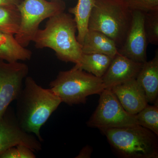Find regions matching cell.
Segmentation results:
<instances>
[{
    "mask_svg": "<svg viewBox=\"0 0 158 158\" xmlns=\"http://www.w3.org/2000/svg\"><path fill=\"white\" fill-rule=\"evenodd\" d=\"M24 82L16 100V118L24 131L42 142L41 128L62 102L51 88H42L31 77H26Z\"/></svg>",
    "mask_w": 158,
    "mask_h": 158,
    "instance_id": "cell-1",
    "label": "cell"
},
{
    "mask_svg": "<svg viewBox=\"0 0 158 158\" xmlns=\"http://www.w3.org/2000/svg\"><path fill=\"white\" fill-rule=\"evenodd\" d=\"M77 24L73 16L63 12L48 18L45 28L39 29L33 42L36 48H48L65 62L79 64L83 52L76 36Z\"/></svg>",
    "mask_w": 158,
    "mask_h": 158,
    "instance_id": "cell-2",
    "label": "cell"
},
{
    "mask_svg": "<svg viewBox=\"0 0 158 158\" xmlns=\"http://www.w3.org/2000/svg\"><path fill=\"white\" fill-rule=\"evenodd\" d=\"M132 19V10L124 0H95L88 30L99 31L115 42L118 50L124 43Z\"/></svg>",
    "mask_w": 158,
    "mask_h": 158,
    "instance_id": "cell-3",
    "label": "cell"
},
{
    "mask_svg": "<svg viewBox=\"0 0 158 158\" xmlns=\"http://www.w3.org/2000/svg\"><path fill=\"white\" fill-rule=\"evenodd\" d=\"M120 158H158L157 135L139 125L100 130Z\"/></svg>",
    "mask_w": 158,
    "mask_h": 158,
    "instance_id": "cell-4",
    "label": "cell"
},
{
    "mask_svg": "<svg viewBox=\"0 0 158 158\" xmlns=\"http://www.w3.org/2000/svg\"><path fill=\"white\" fill-rule=\"evenodd\" d=\"M49 86L62 102L69 106L86 103L88 96L100 95L105 89L101 78L87 72L76 64L69 70L59 72Z\"/></svg>",
    "mask_w": 158,
    "mask_h": 158,
    "instance_id": "cell-5",
    "label": "cell"
},
{
    "mask_svg": "<svg viewBox=\"0 0 158 158\" xmlns=\"http://www.w3.org/2000/svg\"><path fill=\"white\" fill-rule=\"evenodd\" d=\"M21 16L19 30L15 37L24 47L33 41L39 26L46 19L64 12L63 0H23L17 6Z\"/></svg>",
    "mask_w": 158,
    "mask_h": 158,
    "instance_id": "cell-6",
    "label": "cell"
},
{
    "mask_svg": "<svg viewBox=\"0 0 158 158\" xmlns=\"http://www.w3.org/2000/svg\"><path fill=\"white\" fill-rule=\"evenodd\" d=\"M100 95L98 106L87 122L88 126L100 130L137 125L136 115L125 111L111 89H105Z\"/></svg>",
    "mask_w": 158,
    "mask_h": 158,
    "instance_id": "cell-7",
    "label": "cell"
},
{
    "mask_svg": "<svg viewBox=\"0 0 158 158\" xmlns=\"http://www.w3.org/2000/svg\"><path fill=\"white\" fill-rule=\"evenodd\" d=\"M28 72L25 63L0 60V119L10 104L17 99Z\"/></svg>",
    "mask_w": 158,
    "mask_h": 158,
    "instance_id": "cell-8",
    "label": "cell"
},
{
    "mask_svg": "<svg viewBox=\"0 0 158 158\" xmlns=\"http://www.w3.org/2000/svg\"><path fill=\"white\" fill-rule=\"evenodd\" d=\"M20 144L29 147L34 152L42 150L41 142L34 135L22 128L15 112L9 106L0 119V155L9 148Z\"/></svg>",
    "mask_w": 158,
    "mask_h": 158,
    "instance_id": "cell-9",
    "label": "cell"
},
{
    "mask_svg": "<svg viewBox=\"0 0 158 158\" xmlns=\"http://www.w3.org/2000/svg\"><path fill=\"white\" fill-rule=\"evenodd\" d=\"M144 13L133 10L132 19L124 43L118 52L135 62L147 61L148 40L144 29Z\"/></svg>",
    "mask_w": 158,
    "mask_h": 158,
    "instance_id": "cell-10",
    "label": "cell"
},
{
    "mask_svg": "<svg viewBox=\"0 0 158 158\" xmlns=\"http://www.w3.org/2000/svg\"><path fill=\"white\" fill-rule=\"evenodd\" d=\"M143 65V63L135 62L118 52L113 57L101 78L105 89H110L115 85L136 79Z\"/></svg>",
    "mask_w": 158,
    "mask_h": 158,
    "instance_id": "cell-11",
    "label": "cell"
},
{
    "mask_svg": "<svg viewBox=\"0 0 158 158\" xmlns=\"http://www.w3.org/2000/svg\"><path fill=\"white\" fill-rule=\"evenodd\" d=\"M110 89L130 114L136 115L148 104L144 90L136 79L115 85Z\"/></svg>",
    "mask_w": 158,
    "mask_h": 158,
    "instance_id": "cell-12",
    "label": "cell"
},
{
    "mask_svg": "<svg viewBox=\"0 0 158 158\" xmlns=\"http://www.w3.org/2000/svg\"><path fill=\"white\" fill-rule=\"evenodd\" d=\"M136 80L144 90L148 103H158V52L153 59L143 63Z\"/></svg>",
    "mask_w": 158,
    "mask_h": 158,
    "instance_id": "cell-13",
    "label": "cell"
},
{
    "mask_svg": "<svg viewBox=\"0 0 158 158\" xmlns=\"http://www.w3.org/2000/svg\"><path fill=\"white\" fill-rule=\"evenodd\" d=\"M84 54H102L113 58L118 53L115 42L99 31L88 30L81 44Z\"/></svg>",
    "mask_w": 158,
    "mask_h": 158,
    "instance_id": "cell-14",
    "label": "cell"
},
{
    "mask_svg": "<svg viewBox=\"0 0 158 158\" xmlns=\"http://www.w3.org/2000/svg\"><path fill=\"white\" fill-rule=\"evenodd\" d=\"M32 52L18 42L12 34L0 32V60L9 63L31 59Z\"/></svg>",
    "mask_w": 158,
    "mask_h": 158,
    "instance_id": "cell-15",
    "label": "cell"
},
{
    "mask_svg": "<svg viewBox=\"0 0 158 158\" xmlns=\"http://www.w3.org/2000/svg\"><path fill=\"white\" fill-rule=\"evenodd\" d=\"M95 0H78L76 6L69 9V13L74 15L78 32L77 39L81 44L88 30V21Z\"/></svg>",
    "mask_w": 158,
    "mask_h": 158,
    "instance_id": "cell-16",
    "label": "cell"
},
{
    "mask_svg": "<svg viewBox=\"0 0 158 158\" xmlns=\"http://www.w3.org/2000/svg\"><path fill=\"white\" fill-rule=\"evenodd\" d=\"M113 58L102 54H84L79 64H76L83 70L102 78L112 61Z\"/></svg>",
    "mask_w": 158,
    "mask_h": 158,
    "instance_id": "cell-17",
    "label": "cell"
},
{
    "mask_svg": "<svg viewBox=\"0 0 158 158\" xmlns=\"http://www.w3.org/2000/svg\"><path fill=\"white\" fill-rule=\"evenodd\" d=\"M21 16L17 7L0 6V32L15 35L19 30Z\"/></svg>",
    "mask_w": 158,
    "mask_h": 158,
    "instance_id": "cell-18",
    "label": "cell"
},
{
    "mask_svg": "<svg viewBox=\"0 0 158 158\" xmlns=\"http://www.w3.org/2000/svg\"><path fill=\"white\" fill-rule=\"evenodd\" d=\"M137 124L150 130L158 135V105L148 104L136 114Z\"/></svg>",
    "mask_w": 158,
    "mask_h": 158,
    "instance_id": "cell-19",
    "label": "cell"
},
{
    "mask_svg": "<svg viewBox=\"0 0 158 158\" xmlns=\"http://www.w3.org/2000/svg\"><path fill=\"white\" fill-rule=\"evenodd\" d=\"M144 13V29L148 42L158 45V11Z\"/></svg>",
    "mask_w": 158,
    "mask_h": 158,
    "instance_id": "cell-20",
    "label": "cell"
},
{
    "mask_svg": "<svg viewBox=\"0 0 158 158\" xmlns=\"http://www.w3.org/2000/svg\"><path fill=\"white\" fill-rule=\"evenodd\" d=\"M34 152L24 145L11 147L0 155V158H35Z\"/></svg>",
    "mask_w": 158,
    "mask_h": 158,
    "instance_id": "cell-21",
    "label": "cell"
},
{
    "mask_svg": "<svg viewBox=\"0 0 158 158\" xmlns=\"http://www.w3.org/2000/svg\"><path fill=\"white\" fill-rule=\"evenodd\" d=\"M131 10L143 12L158 11V0H124Z\"/></svg>",
    "mask_w": 158,
    "mask_h": 158,
    "instance_id": "cell-22",
    "label": "cell"
},
{
    "mask_svg": "<svg viewBox=\"0 0 158 158\" xmlns=\"http://www.w3.org/2000/svg\"><path fill=\"white\" fill-rule=\"evenodd\" d=\"M93 149L89 145H87L82 148L76 157L77 158H89L91 156Z\"/></svg>",
    "mask_w": 158,
    "mask_h": 158,
    "instance_id": "cell-23",
    "label": "cell"
},
{
    "mask_svg": "<svg viewBox=\"0 0 158 158\" xmlns=\"http://www.w3.org/2000/svg\"><path fill=\"white\" fill-rule=\"evenodd\" d=\"M23 0H0V6L17 7Z\"/></svg>",
    "mask_w": 158,
    "mask_h": 158,
    "instance_id": "cell-24",
    "label": "cell"
}]
</instances>
